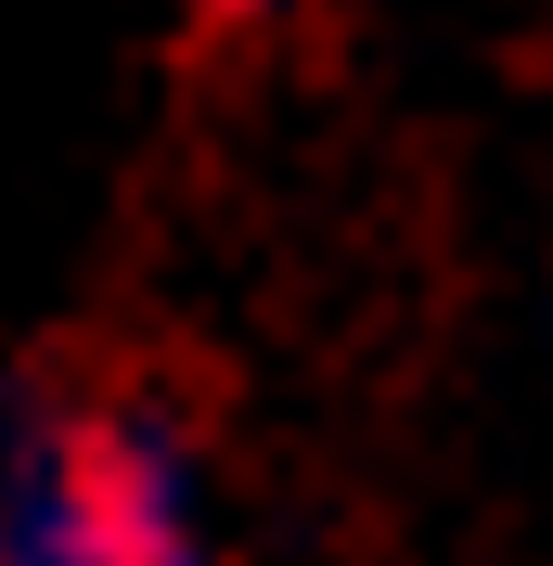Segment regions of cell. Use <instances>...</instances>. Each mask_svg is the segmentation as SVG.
<instances>
[{
	"mask_svg": "<svg viewBox=\"0 0 553 566\" xmlns=\"http://www.w3.org/2000/svg\"><path fill=\"white\" fill-rule=\"evenodd\" d=\"M91 476H104V541L116 566H244L219 515V463L168 387H104L91 399Z\"/></svg>",
	"mask_w": 553,
	"mask_h": 566,
	"instance_id": "1",
	"label": "cell"
},
{
	"mask_svg": "<svg viewBox=\"0 0 553 566\" xmlns=\"http://www.w3.org/2000/svg\"><path fill=\"white\" fill-rule=\"evenodd\" d=\"M0 566H116L91 399L52 374H0Z\"/></svg>",
	"mask_w": 553,
	"mask_h": 566,
	"instance_id": "2",
	"label": "cell"
},
{
	"mask_svg": "<svg viewBox=\"0 0 553 566\" xmlns=\"http://www.w3.org/2000/svg\"><path fill=\"white\" fill-rule=\"evenodd\" d=\"M207 39H271V27H296V0H180Z\"/></svg>",
	"mask_w": 553,
	"mask_h": 566,
	"instance_id": "3",
	"label": "cell"
}]
</instances>
